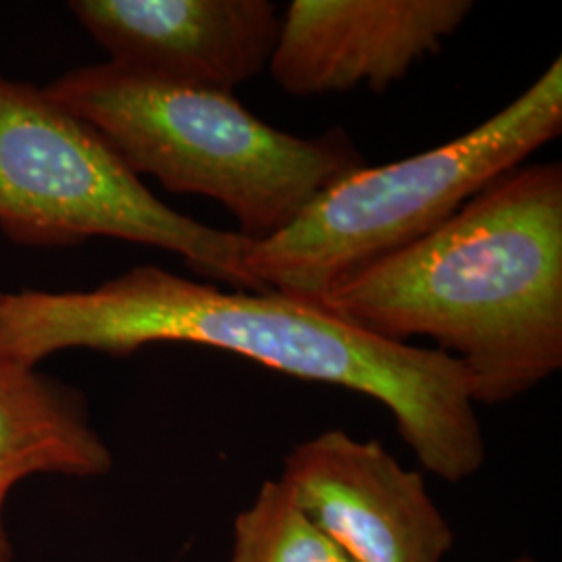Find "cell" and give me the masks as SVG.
<instances>
[{
	"instance_id": "obj_11",
	"label": "cell",
	"mask_w": 562,
	"mask_h": 562,
	"mask_svg": "<svg viewBox=\"0 0 562 562\" xmlns=\"http://www.w3.org/2000/svg\"><path fill=\"white\" fill-rule=\"evenodd\" d=\"M508 562H540V561H536V559H533V557H529V554H521V557H517V559H513V561H508Z\"/></svg>"
},
{
	"instance_id": "obj_7",
	"label": "cell",
	"mask_w": 562,
	"mask_h": 562,
	"mask_svg": "<svg viewBox=\"0 0 562 562\" xmlns=\"http://www.w3.org/2000/svg\"><path fill=\"white\" fill-rule=\"evenodd\" d=\"M473 9L471 0H294L267 67L292 97L383 92L436 55Z\"/></svg>"
},
{
	"instance_id": "obj_2",
	"label": "cell",
	"mask_w": 562,
	"mask_h": 562,
	"mask_svg": "<svg viewBox=\"0 0 562 562\" xmlns=\"http://www.w3.org/2000/svg\"><path fill=\"white\" fill-rule=\"evenodd\" d=\"M383 340L438 341L475 404L515 401L562 367V165L508 169L438 229L313 299Z\"/></svg>"
},
{
	"instance_id": "obj_8",
	"label": "cell",
	"mask_w": 562,
	"mask_h": 562,
	"mask_svg": "<svg viewBox=\"0 0 562 562\" xmlns=\"http://www.w3.org/2000/svg\"><path fill=\"white\" fill-rule=\"evenodd\" d=\"M69 9L121 69L229 92L261 74L280 36L269 0H74Z\"/></svg>"
},
{
	"instance_id": "obj_1",
	"label": "cell",
	"mask_w": 562,
	"mask_h": 562,
	"mask_svg": "<svg viewBox=\"0 0 562 562\" xmlns=\"http://www.w3.org/2000/svg\"><path fill=\"white\" fill-rule=\"evenodd\" d=\"M161 341L220 348L382 402L423 469L443 482L471 480L485 462L461 362L367 334L317 302L278 290L225 292L153 265L86 292H0V348L30 367L69 348L125 357Z\"/></svg>"
},
{
	"instance_id": "obj_9",
	"label": "cell",
	"mask_w": 562,
	"mask_h": 562,
	"mask_svg": "<svg viewBox=\"0 0 562 562\" xmlns=\"http://www.w3.org/2000/svg\"><path fill=\"white\" fill-rule=\"evenodd\" d=\"M111 467L80 392L0 348V562L13 561L2 521L13 485L36 473L101 477Z\"/></svg>"
},
{
	"instance_id": "obj_5",
	"label": "cell",
	"mask_w": 562,
	"mask_h": 562,
	"mask_svg": "<svg viewBox=\"0 0 562 562\" xmlns=\"http://www.w3.org/2000/svg\"><path fill=\"white\" fill-rule=\"evenodd\" d=\"M0 232L25 246H74L94 236L157 246L199 276L261 292L244 267L250 240L167 206L88 121L2 71Z\"/></svg>"
},
{
	"instance_id": "obj_4",
	"label": "cell",
	"mask_w": 562,
	"mask_h": 562,
	"mask_svg": "<svg viewBox=\"0 0 562 562\" xmlns=\"http://www.w3.org/2000/svg\"><path fill=\"white\" fill-rule=\"evenodd\" d=\"M562 132V60L494 117L422 155L361 167L283 232L250 241L244 267L261 290L313 301L371 262L438 229L490 181Z\"/></svg>"
},
{
	"instance_id": "obj_6",
	"label": "cell",
	"mask_w": 562,
	"mask_h": 562,
	"mask_svg": "<svg viewBox=\"0 0 562 562\" xmlns=\"http://www.w3.org/2000/svg\"><path fill=\"white\" fill-rule=\"evenodd\" d=\"M280 482L352 562H442L454 548L425 477L378 440L323 431L288 452Z\"/></svg>"
},
{
	"instance_id": "obj_10",
	"label": "cell",
	"mask_w": 562,
	"mask_h": 562,
	"mask_svg": "<svg viewBox=\"0 0 562 562\" xmlns=\"http://www.w3.org/2000/svg\"><path fill=\"white\" fill-rule=\"evenodd\" d=\"M229 562L352 561L302 513L280 480H267L234 521Z\"/></svg>"
},
{
	"instance_id": "obj_3",
	"label": "cell",
	"mask_w": 562,
	"mask_h": 562,
	"mask_svg": "<svg viewBox=\"0 0 562 562\" xmlns=\"http://www.w3.org/2000/svg\"><path fill=\"white\" fill-rule=\"evenodd\" d=\"M44 92L88 121L138 178L222 202L250 241L273 238L325 188L367 165L341 130L299 138L255 117L229 90L109 60L67 71Z\"/></svg>"
}]
</instances>
